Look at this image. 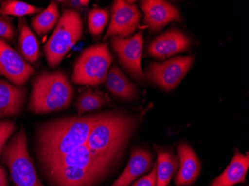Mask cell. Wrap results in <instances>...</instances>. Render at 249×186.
I'll list each match as a JSON object with an SVG mask.
<instances>
[{"instance_id":"obj_1","label":"cell","mask_w":249,"mask_h":186,"mask_svg":"<svg viewBox=\"0 0 249 186\" xmlns=\"http://www.w3.org/2000/svg\"><path fill=\"white\" fill-rule=\"evenodd\" d=\"M103 113L69 116L42 124L36 135V151L40 166L86 144L93 124Z\"/></svg>"},{"instance_id":"obj_2","label":"cell","mask_w":249,"mask_h":186,"mask_svg":"<svg viewBox=\"0 0 249 186\" xmlns=\"http://www.w3.org/2000/svg\"><path fill=\"white\" fill-rule=\"evenodd\" d=\"M136 119L123 112H105L93 124L86 145L92 154L111 168L132 134Z\"/></svg>"},{"instance_id":"obj_3","label":"cell","mask_w":249,"mask_h":186,"mask_svg":"<svg viewBox=\"0 0 249 186\" xmlns=\"http://www.w3.org/2000/svg\"><path fill=\"white\" fill-rule=\"evenodd\" d=\"M29 110L43 114L59 111L71 105L74 89L63 71L43 72L32 81Z\"/></svg>"},{"instance_id":"obj_4","label":"cell","mask_w":249,"mask_h":186,"mask_svg":"<svg viewBox=\"0 0 249 186\" xmlns=\"http://www.w3.org/2000/svg\"><path fill=\"white\" fill-rule=\"evenodd\" d=\"M82 19L78 11L64 10L50 40L45 45L47 64L51 68L60 65L67 53L82 38Z\"/></svg>"},{"instance_id":"obj_5","label":"cell","mask_w":249,"mask_h":186,"mask_svg":"<svg viewBox=\"0 0 249 186\" xmlns=\"http://www.w3.org/2000/svg\"><path fill=\"white\" fill-rule=\"evenodd\" d=\"M2 154V161L8 166L15 186H43L29 156L24 129H21L5 145Z\"/></svg>"},{"instance_id":"obj_6","label":"cell","mask_w":249,"mask_h":186,"mask_svg":"<svg viewBox=\"0 0 249 186\" xmlns=\"http://www.w3.org/2000/svg\"><path fill=\"white\" fill-rule=\"evenodd\" d=\"M113 60L107 43L89 46L74 65L72 83L91 86L104 83Z\"/></svg>"},{"instance_id":"obj_7","label":"cell","mask_w":249,"mask_h":186,"mask_svg":"<svg viewBox=\"0 0 249 186\" xmlns=\"http://www.w3.org/2000/svg\"><path fill=\"white\" fill-rule=\"evenodd\" d=\"M194 61V56H186L163 63H153L147 68L146 76L161 89L173 90L186 76Z\"/></svg>"},{"instance_id":"obj_8","label":"cell","mask_w":249,"mask_h":186,"mask_svg":"<svg viewBox=\"0 0 249 186\" xmlns=\"http://www.w3.org/2000/svg\"><path fill=\"white\" fill-rule=\"evenodd\" d=\"M110 43L123 68L126 69L134 79L144 81L145 77L141 67L143 32L140 31L129 38L111 37Z\"/></svg>"},{"instance_id":"obj_9","label":"cell","mask_w":249,"mask_h":186,"mask_svg":"<svg viewBox=\"0 0 249 186\" xmlns=\"http://www.w3.org/2000/svg\"><path fill=\"white\" fill-rule=\"evenodd\" d=\"M141 17L142 15L136 4L128 1L115 0L112 6L111 22L104 39L130 37L139 26Z\"/></svg>"},{"instance_id":"obj_10","label":"cell","mask_w":249,"mask_h":186,"mask_svg":"<svg viewBox=\"0 0 249 186\" xmlns=\"http://www.w3.org/2000/svg\"><path fill=\"white\" fill-rule=\"evenodd\" d=\"M64 166L85 169L97 176L100 180H103V177L107 175L109 169H110L108 166L101 162L92 154L86 144L78 147L70 153L50 162L48 164L41 166V169L45 171Z\"/></svg>"},{"instance_id":"obj_11","label":"cell","mask_w":249,"mask_h":186,"mask_svg":"<svg viewBox=\"0 0 249 186\" xmlns=\"http://www.w3.org/2000/svg\"><path fill=\"white\" fill-rule=\"evenodd\" d=\"M35 74L33 67L6 42L0 39V75L8 78L15 86L21 87Z\"/></svg>"},{"instance_id":"obj_12","label":"cell","mask_w":249,"mask_h":186,"mask_svg":"<svg viewBox=\"0 0 249 186\" xmlns=\"http://www.w3.org/2000/svg\"><path fill=\"white\" fill-rule=\"evenodd\" d=\"M141 7L144 13V23L152 32H157L172 22H181L179 11L169 2L162 0H144Z\"/></svg>"},{"instance_id":"obj_13","label":"cell","mask_w":249,"mask_h":186,"mask_svg":"<svg viewBox=\"0 0 249 186\" xmlns=\"http://www.w3.org/2000/svg\"><path fill=\"white\" fill-rule=\"evenodd\" d=\"M190 38L183 32L173 29L157 37L147 48V52L158 59L187 51L190 46Z\"/></svg>"},{"instance_id":"obj_14","label":"cell","mask_w":249,"mask_h":186,"mask_svg":"<svg viewBox=\"0 0 249 186\" xmlns=\"http://www.w3.org/2000/svg\"><path fill=\"white\" fill-rule=\"evenodd\" d=\"M180 167L176 177L177 186H188L193 184L199 176L201 162L194 149L187 143L181 142L177 147Z\"/></svg>"},{"instance_id":"obj_15","label":"cell","mask_w":249,"mask_h":186,"mask_svg":"<svg viewBox=\"0 0 249 186\" xmlns=\"http://www.w3.org/2000/svg\"><path fill=\"white\" fill-rule=\"evenodd\" d=\"M26 90L0 79V118L19 116L26 101Z\"/></svg>"},{"instance_id":"obj_16","label":"cell","mask_w":249,"mask_h":186,"mask_svg":"<svg viewBox=\"0 0 249 186\" xmlns=\"http://www.w3.org/2000/svg\"><path fill=\"white\" fill-rule=\"evenodd\" d=\"M152 163V156L150 152L143 148H133L126 168L111 186H129L136 178L148 171Z\"/></svg>"},{"instance_id":"obj_17","label":"cell","mask_w":249,"mask_h":186,"mask_svg":"<svg viewBox=\"0 0 249 186\" xmlns=\"http://www.w3.org/2000/svg\"><path fill=\"white\" fill-rule=\"evenodd\" d=\"M249 167V153L243 155L240 151H236L230 164L220 176L212 182L211 186H233L245 183Z\"/></svg>"},{"instance_id":"obj_18","label":"cell","mask_w":249,"mask_h":186,"mask_svg":"<svg viewBox=\"0 0 249 186\" xmlns=\"http://www.w3.org/2000/svg\"><path fill=\"white\" fill-rule=\"evenodd\" d=\"M106 81L107 89L117 97L131 100L138 93L135 85L131 83L117 64L109 68Z\"/></svg>"},{"instance_id":"obj_19","label":"cell","mask_w":249,"mask_h":186,"mask_svg":"<svg viewBox=\"0 0 249 186\" xmlns=\"http://www.w3.org/2000/svg\"><path fill=\"white\" fill-rule=\"evenodd\" d=\"M158 154L156 163V186H167L179 166V159L167 148L155 146Z\"/></svg>"},{"instance_id":"obj_20","label":"cell","mask_w":249,"mask_h":186,"mask_svg":"<svg viewBox=\"0 0 249 186\" xmlns=\"http://www.w3.org/2000/svg\"><path fill=\"white\" fill-rule=\"evenodd\" d=\"M110 99L107 95L99 89L87 88L81 92L75 102V108L78 116L88 112L94 111L107 105Z\"/></svg>"},{"instance_id":"obj_21","label":"cell","mask_w":249,"mask_h":186,"mask_svg":"<svg viewBox=\"0 0 249 186\" xmlns=\"http://www.w3.org/2000/svg\"><path fill=\"white\" fill-rule=\"evenodd\" d=\"M19 26V43L21 54L28 62L36 64L40 55L38 40L25 21L21 20Z\"/></svg>"},{"instance_id":"obj_22","label":"cell","mask_w":249,"mask_h":186,"mask_svg":"<svg viewBox=\"0 0 249 186\" xmlns=\"http://www.w3.org/2000/svg\"><path fill=\"white\" fill-rule=\"evenodd\" d=\"M59 19V9L57 2L52 1L47 8L32 18V28L39 36L43 35L58 24Z\"/></svg>"},{"instance_id":"obj_23","label":"cell","mask_w":249,"mask_h":186,"mask_svg":"<svg viewBox=\"0 0 249 186\" xmlns=\"http://www.w3.org/2000/svg\"><path fill=\"white\" fill-rule=\"evenodd\" d=\"M43 11V8L34 6L26 2L16 0L2 1L0 5V15L11 16L24 17L26 15H36Z\"/></svg>"},{"instance_id":"obj_24","label":"cell","mask_w":249,"mask_h":186,"mask_svg":"<svg viewBox=\"0 0 249 186\" xmlns=\"http://www.w3.org/2000/svg\"><path fill=\"white\" fill-rule=\"evenodd\" d=\"M109 12L106 9L94 8L90 10L88 16V28L93 36H99L107 26Z\"/></svg>"},{"instance_id":"obj_25","label":"cell","mask_w":249,"mask_h":186,"mask_svg":"<svg viewBox=\"0 0 249 186\" xmlns=\"http://www.w3.org/2000/svg\"><path fill=\"white\" fill-rule=\"evenodd\" d=\"M15 130V123L11 120L0 121V156L2 154L5 143L13 134Z\"/></svg>"},{"instance_id":"obj_26","label":"cell","mask_w":249,"mask_h":186,"mask_svg":"<svg viewBox=\"0 0 249 186\" xmlns=\"http://www.w3.org/2000/svg\"><path fill=\"white\" fill-rule=\"evenodd\" d=\"M0 37L12 40L15 37V29L9 19L0 17Z\"/></svg>"},{"instance_id":"obj_27","label":"cell","mask_w":249,"mask_h":186,"mask_svg":"<svg viewBox=\"0 0 249 186\" xmlns=\"http://www.w3.org/2000/svg\"><path fill=\"white\" fill-rule=\"evenodd\" d=\"M157 166H154L153 169L149 174L140 179L133 186H156Z\"/></svg>"},{"instance_id":"obj_28","label":"cell","mask_w":249,"mask_h":186,"mask_svg":"<svg viewBox=\"0 0 249 186\" xmlns=\"http://www.w3.org/2000/svg\"><path fill=\"white\" fill-rule=\"evenodd\" d=\"M59 3L66 5L71 9L73 8H82V7L88 6L89 4L88 0H71V1H58Z\"/></svg>"},{"instance_id":"obj_29","label":"cell","mask_w":249,"mask_h":186,"mask_svg":"<svg viewBox=\"0 0 249 186\" xmlns=\"http://www.w3.org/2000/svg\"><path fill=\"white\" fill-rule=\"evenodd\" d=\"M0 186H8L6 173L2 166H0Z\"/></svg>"}]
</instances>
